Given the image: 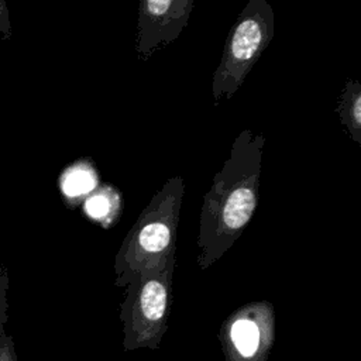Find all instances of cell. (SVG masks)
<instances>
[{
    "mask_svg": "<svg viewBox=\"0 0 361 361\" xmlns=\"http://www.w3.org/2000/svg\"><path fill=\"white\" fill-rule=\"evenodd\" d=\"M336 111L350 137L361 145V85L357 79L345 80Z\"/></svg>",
    "mask_w": 361,
    "mask_h": 361,
    "instance_id": "4",
    "label": "cell"
},
{
    "mask_svg": "<svg viewBox=\"0 0 361 361\" xmlns=\"http://www.w3.org/2000/svg\"><path fill=\"white\" fill-rule=\"evenodd\" d=\"M13 35L11 32V23H10V13L6 0H0V38L10 39Z\"/></svg>",
    "mask_w": 361,
    "mask_h": 361,
    "instance_id": "11",
    "label": "cell"
},
{
    "mask_svg": "<svg viewBox=\"0 0 361 361\" xmlns=\"http://www.w3.org/2000/svg\"><path fill=\"white\" fill-rule=\"evenodd\" d=\"M117 204L118 196L114 193L113 188H97L85 200V212L94 220H104L111 216V212L117 207Z\"/></svg>",
    "mask_w": 361,
    "mask_h": 361,
    "instance_id": "8",
    "label": "cell"
},
{
    "mask_svg": "<svg viewBox=\"0 0 361 361\" xmlns=\"http://www.w3.org/2000/svg\"><path fill=\"white\" fill-rule=\"evenodd\" d=\"M96 173L89 162L78 161L61 175V190L68 199L82 197L96 188Z\"/></svg>",
    "mask_w": 361,
    "mask_h": 361,
    "instance_id": "5",
    "label": "cell"
},
{
    "mask_svg": "<svg viewBox=\"0 0 361 361\" xmlns=\"http://www.w3.org/2000/svg\"><path fill=\"white\" fill-rule=\"evenodd\" d=\"M275 14L267 0H248L228 31L219 66L213 73L214 106L230 100L269 45Z\"/></svg>",
    "mask_w": 361,
    "mask_h": 361,
    "instance_id": "2",
    "label": "cell"
},
{
    "mask_svg": "<svg viewBox=\"0 0 361 361\" xmlns=\"http://www.w3.org/2000/svg\"><path fill=\"white\" fill-rule=\"evenodd\" d=\"M195 0H140L134 49L140 62L175 42L186 28Z\"/></svg>",
    "mask_w": 361,
    "mask_h": 361,
    "instance_id": "3",
    "label": "cell"
},
{
    "mask_svg": "<svg viewBox=\"0 0 361 361\" xmlns=\"http://www.w3.org/2000/svg\"><path fill=\"white\" fill-rule=\"evenodd\" d=\"M8 272L7 268L0 262V333L6 331L7 309H8Z\"/></svg>",
    "mask_w": 361,
    "mask_h": 361,
    "instance_id": "9",
    "label": "cell"
},
{
    "mask_svg": "<svg viewBox=\"0 0 361 361\" xmlns=\"http://www.w3.org/2000/svg\"><path fill=\"white\" fill-rule=\"evenodd\" d=\"M0 361H18L14 341L7 331L0 333Z\"/></svg>",
    "mask_w": 361,
    "mask_h": 361,
    "instance_id": "10",
    "label": "cell"
},
{
    "mask_svg": "<svg viewBox=\"0 0 361 361\" xmlns=\"http://www.w3.org/2000/svg\"><path fill=\"white\" fill-rule=\"evenodd\" d=\"M230 337L234 347L243 357L252 355L259 347V329L250 319H238L233 323Z\"/></svg>",
    "mask_w": 361,
    "mask_h": 361,
    "instance_id": "7",
    "label": "cell"
},
{
    "mask_svg": "<svg viewBox=\"0 0 361 361\" xmlns=\"http://www.w3.org/2000/svg\"><path fill=\"white\" fill-rule=\"evenodd\" d=\"M168 293L166 286L158 279L147 281L138 293V312L142 320L148 323H158L166 310Z\"/></svg>",
    "mask_w": 361,
    "mask_h": 361,
    "instance_id": "6",
    "label": "cell"
},
{
    "mask_svg": "<svg viewBox=\"0 0 361 361\" xmlns=\"http://www.w3.org/2000/svg\"><path fill=\"white\" fill-rule=\"evenodd\" d=\"M264 134L241 130L230 155L214 173L204 195L200 217V241L227 247L248 224L258 203Z\"/></svg>",
    "mask_w": 361,
    "mask_h": 361,
    "instance_id": "1",
    "label": "cell"
}]
</instances>
